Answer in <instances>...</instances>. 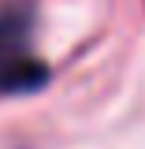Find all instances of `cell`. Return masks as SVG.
<instances>
[{
    "label": "cell",
    "instance_id": "cell-1",
    "mask_svg": "<svg viewBox=\"0 0 145 149\" xmlns=\"http://www.w3.org/2000/svg\"><path fill=\"white\" fill-rule=\"evenodd\" d=\"M49 82V63L34 52V11L0 8V93H30Z\"/></svg>",
    "mask_w": 145,
    "mask_h": 149
}]
</instances>
